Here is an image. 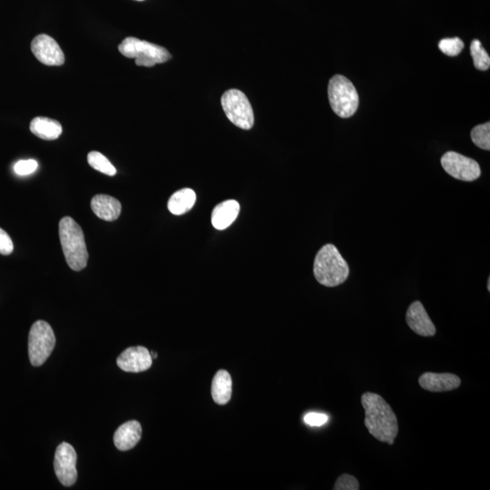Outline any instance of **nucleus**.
<instances>
[{
  "mask_svg": "<svg viewBox=\"0 0 490 490\" xmlns=\"http://www.w3.org/2000/svg\"><path fill=\"white\" fill-rule=\"evenodd\" d=\"M365 410V424L368 432L379 442L392 445L398 436L399 424L392 407L379 394L366 392L362 396Z\"/></svg>",
  "mask_w": 490,
  "mask_h": 490,
  "instance_id": "1",
  "label": "nucleus"
},
{
  "mask_svg": "<svg viewBox=\"0 0 490 490\" xmlns=\"http://www.w3.org/2000/svg\"><path fill=\"white\" fill-rule=\"evenodd\" d=\"M313 273L318 283L322 286L336 287L345 283L350 268L335 245L328 244L318 251Z\"/></svg>",
  "mask_w": 490,
  "mask_h": 490,
  "instance_id": "2",
  "label": "nucleus"
},
{
  "mask_svg": "<svg viewBox=\"0 0 490 490\" xmlns=\"http://www.w3.org/2000/svg\"><path fill=\"white\" fill-rule=\"evenodd\" d=\"M59 237L66 261L72 270L80 271L88 266V251L82 228L67 217L59 223Z\"/></svg>",
  "mask_w": 490,
  "mask_h": 490,
  "instance_id": "3",
  "label": "nucleus"
},
{
  "mask_svg": "<svg viewBox=\"0 0 490 490\" xmlns=\"http://www.w3.org/2000/svg\"><path fill=\"white\" fill-rule=\"evenodd\" d=\"M328 95L330 108L340 118L353 117L359 108V95L355 87L342 75H336L330 78Z\"/></svg>",
  "mask_w": 490,
  "mask_h": 490,
  "instance_id": "4",
  "label": "nucleus"
},
{
  "mask_svg": "<svg viewBox=\"0 0 490 490\" xmlns=\"http://www.w3.org/2000/svg\"><path fill=\"white\" fill-rule=\"evenodd\" d=\"M125 58H135L139 67L152 68L170 61L172 56L163 46L152 44L135 38H127L118 46Z\"/></svg>",
  "mask_w": 490,
  "mask_h": 490,
  "instance_id": "5",
  "label": "nucleus"
},
{
  "mask_svg": "<svg viewBox=\"0 0 490 490\" xmlns=\"http://www.w3.org/2000/svg\"><path fill=\"white\" fill-rule=\"evenodd\" d=\"M221 107L229 120L237 127L250 130L254 125L253 108L246 95L238 89H230L221 98Z\"/></svg>",
  "mask_w": 490,
  "mask_h": 490,
  "instance_id": "6",
  "label": "nucleus"
},
{
  "mask_svg": "<svg viewBox=\"0 0 490 490\" xmlns=\"http://www.w3.org/2000/svg\"><path fill=\"white\" fill-rule=\"evenodd\" d=\"M56 336L51 325L44 320L33 324L28 336V355L33 366L46 363L54 350Z\"/></svg>",
  "mask_w": 490,
  "mask_h": 490,
  "instance_id": "7",
  "label": "nucleus"
},
{
  "mask_svg": "<svg viewBox=\"0 0 490 490\" xmlns=\"http://www.w3.org/2000/svg\"><path fill=\"white\" fill-rule=\"evenodd\" d=\"M440 162L447 173L457 180L473 182L481 175V169L478 162L456 152H447Z\"/></svg>",
  "mask_w": 490,
  "mask_h": 490,
  "instance_id": "8",
  "label": "nucleus"
},
{
  "mask_svg": "<svg viewBox=\"0 0 490 490\" xmlns=\"http://www.w3.org/2000/svg\"><path fill=\"white\" fill-rule=\"evenodd\" d=\"M77 452L69 443L63 442L58 447L55 454L54 469L56 475L63 486H71L77 481Z\"/></svg>",
  "mask_w": 490,
  "mask_h": 490,
  "instance_id": "9",
  "label": "nucleus"
},
{
  "mask_svg": "<svg viewBox=\"0 0 490 490\" xmlns=\"http://www.w3.org/2000/svg\"><path fill=\"white\" fill-rule=\"evenodd\" d=\"M31 51L36 58L46 66H62L65 63L64 53L51 36H36L31 43Z\"/></svg>",
  "mask_w": 490,
  "mask_h": 490,
  "instance_id": "10",
  "label": "nucleus"
},
{
  "mask_svg": "<svg viewBox=\"0 0 490 490\" xmlns=\"http://www.w3.org/2000/svg\"><path fill=\"white\" fill-rule=\"evenodd\" d=\"M118 365L125 372H143L153 364L150 352L143 346L130 347L118 358Z\"/></svg>",
  "mask_w": 490,
  "mask_h": 490,
  "instance_id": "11",
  "label": "nucleus"
},
{
  "mask_svg": "<svg viewBox=\"0 0 490 490\" xmlns=\"http://www.w3.org/2000/svg\"><path fill=\"white\" fill-rule=\"evenodd\" d=\"M406 322L414 333L422 337L434 336L437 332L434 323L430 320L425 308L420 301H414L406 314Z\"/></svg>",
  "mask_w": 490,
  "mask_h": 490,
  "instance_id": "12",
  "label": "nucleus"
},
{
  "mask_svg": "<svg viewBox=\"0 0 490 490\" xmlns=\"http://www.w3.org/2000/svg\"><path fill=\"white\" fill-rule=\"evenodd\" d=\"M419 383L429 392H443L459 388L462 380L452 373L426 372L419 377Z\"/></svg>",
  "mask_w": 490,
  "mask_h": 490,
  "instance_id": "13",
  "label": "nucleus"
},
{
  "mask_svg": "<svg viewBox=\"0 0 490 490\" xmlns=\"http://www.w3.org/2000/svg\"><path fill=\"white\" fill-rule=\"evenodd\" d=\"M141 437V424L137 420H130L123 424L117 429L114 436V443L119 450L127 452L137 445Z\"/></svg>",
  "mask_w": 490,
  "mask_h": 490,
  "instance_id": "14",
  "label": "nucleus"
},
{
  "mask_svg": "<svg viewBox=\"0 0 490 490\" xmlns=\"http://www.w3.org/2000/svg\"><path fill=\"white\" fill-rule=\"evenodd\" d=\"M91 208L98 218L107 221L118 219L122 212L120 202L108 194H97L91 200Z\"/></svg>",
  "mask_w": 490,
  "mask_h": 490,
  "instance_id": "15",
  "label": "nucleus"
},
{
  "mask_svg": "<svg viewBox=\"0 0 490 490\" xmlns=\"http://www.w3.org/2000/svg\"><path fill=\"white\" fill-rule=\"evenodd\" d=\"M240 213V204L235 200L221 202L214 207L212 213V224L215 229H227L234 223Z\"/></svg>",
  "mask_w": 490,
  "mask_h": 490,
  "instance_id": "16",
  "label": "nucleus"
},
{
  "mask_svg": "<svg viewBox=\"0 0 490 490\" xmlns=\"http://www.w3.org/2000/svg\"><path fill=\"white\" fill-rule=\"evenodd\" d=\"M233 390V380L227 370H221L214 375L212 383V397L218 405H225L229 402Z\"/></svg>",
  "mask_w": 490,
  "mask_h": 490,
  "instance_id": "17",
  "label": "nucleus"
},
{
  "mask_svg": "<svg viewBox=\"0 0 490 490\" xmlns=\"http://www.w3.org/2000/svg\"><path fill=\"white\" fill-rule=\"evenodd\" d=\"M31 131L43 140H56L61 137L63 128L61 123L46 118H36L31 123Z\"/></svg>",
  "mask_w": 490,
  "mask_h": 490,
  "instance_id": "18",
  "label": "nucleus"
},
{
  "mask_svg": "<svg viewBox=\"0 0 490 490\" xmlns=\"http://www.w3.org/2000/svg\"><path fill=\"white\" fill-rule=\"evenodd\" d=\"M197 202V194L190 188L175 192L168 201V210L174 215L187 214L193 208Z\"/></svg>",
  "mask_w": 490,
  "mask_h": 490,
  "instance_id": "19",
  "label": "nucleus"
},
{
  "mask_svg": "<svg viewBox=\"0 0 490 490\" xmlns=\"http://www.w3.org/2000/svg\"><path fill=\"white\" fill-rule=\"evenodd\" d=\"M88 162L91 167L102 174L109 175V177H114L117 174V169L111 164V162L99 152H90L88 155Z\"/></svg>",
  "mask_w": 490,
  "mask_h": 490,
  "instance_id": "20",
  "label": "nucleus"
},
{
  "mask_svg": "<svg viewBox=\"0 0 490 490\" xmlns=\"http://www.w3.org/2000/svg\"><path fill=\"white\" fill-rule=\"evenodd\" d=\"M470 54L474 61V66L478 71H486L490 67V58L488 52L483 48L481 42L474 39L470 44Z\"/></svg>",
  "mask_w": 490,
  "mask_h": 490,
  "instance_id": "21",
  "label": "nucleus"
},
{
  "mask_svg": "<svg viewBox=\"0 0 490 490\" xmlns=\"http://www.w3.org/2000/svg\"><path fill=\"white\" fill-rule=\"evenodd\" d=\"M470 137L476 147L483 150H490V123L476 125L472 129Z\"/></svg>",
  "mask_w": 490,
  "mask_h": 490,
  "instance_id": "22",
  "label": "nucleus"
},
{
  "mask_svg": "<svg viewBox=\"0 0 490 490\" xmlns=\"http://www.w3.org/2000/svg\"><path fill=\"white\" fill-rule=\"evenodd\" d=\"M440 51L449 56H456L460 54L464 48V43L459 38H444L439 43Z\"/></svg>",
  "mask_w": 490,
  "mask_h": 490,
  "instance_id": "23",
  "label": "nucleus"
},
{
  "mask_svg": "<svg viewBox=\"0 0 490 490\" xmlns=\"http://www.w3.org/2000/svg\"><path fill=\"white\" fill-rule=\"evenodd\" d=\"M335 490H359L360 484L355 476L349 474H343L337 479L333 486Z\"/></svg>",
  "mask_w": 490,
  "mask_h": 490,
  "instance_id": "24",
  "label": "nucleus"
},
{
  "mask_svg": "<svg viewBox=\"0 0 490 490\" xmlns=\"http://www.w3.org/2000/svg\"><path fill=\"white\" fill-rule=\"evenodd\" d=\"M38 167V162L33 160V159H29V160L19 161L15 165L14 171L16 174L25 177V175L34 173Z\"/></svg>",
  "mask_w": 490,
  "mask_h": 490,
  "instance_id": "25",
  "label": "nucleus"
},
{
  "mask_svg": "<svg viewBox=\"0 0 490 490\" xmlns=\"http://www.w3.org/2000/svg\"><path fill=\"white\" fill-rule=\"evenodd\" d=\"M14 250V245L11 236L6 231L0 228V254L3 256H9Z\"/></svg>",
  "mask_w": 490,
  "mask_h": 490,
  "instance_id": "26",
  "label": "nucleus"
},
{
  "mask_svg": "<svg viewBox=\"0 0 490 490\" xmlns=\"http://www.w3.org/2000/svg\"><path fill=\"white\" fill-rule=\"evenodd\" d=\"M328 416L323 413H308L306 417H304V422L308 424V425L313 427H320L324 425L328 422Z\"/></svg>",
  "mask_w": 490,
  "mask_h": 490,
  "instance_id": "27",
  "label": "nucleus"
},
{
  "mask_svg": "<svg viewBox=\"0 0 490 490\" xmlns=\"http://www.w3.org/2000/svg\"><path fill=\"white\" fill-rule=\"evenodd\" d=\"M150 354H151L152 359H157V353H155L154 352H151Z\"/></svg>",
  "mask_w": 490,
  "mask_h": 490,
  "instance_id": "28",
  "label": "nucleus"
},
{
  "mask_svg": "<svg viewBox=\"0 0 490 490\" xmlns=\"http://www.w3.org/2000/svg\"><path fill=\"white\" fill-rule=\"evenodd\" d=\"M488 291H490V279H489V281H488Z\"/></svg>",
  "mask_w": 490,
  "mask_h": 490,
  "instance_id": "29",
  "label": "nucleus"
},
{
  "mask_svg": "<svg viewBox=\"0 0 490 490\" xmlns=\"http://www.w3.org/2000/svg\"><path fill=\"white\" fill-rule=\"evenodd\" d=\"M137 1H144V0H137Z\"/></svg>",
  "mask_w": 490,
  "mask_h": 490,
  "instance_id": "30",
  "label": "nucleus"
}]
</instances>
